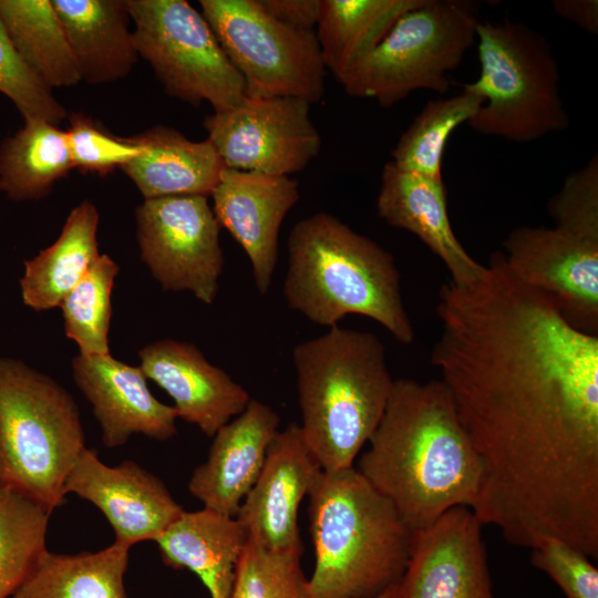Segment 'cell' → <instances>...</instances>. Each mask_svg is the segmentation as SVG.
Instances as JSON below:
<instances>
[{
  "mask_svg": "<svg viewBox=\"0 0 598 598\" xmlns=\"http://www.w3.org/2000/svg\"><path fill=\"white\" fill-rule=\"evenodd\" d=\"M431 362L481 464L472 508L508 543L598 553V334L518 281L502 251L439 292Z\"/></svg>",
  "mask_w": 598,
  "mask_h": 598,
  "instance_id": "cell-1",
  "label": "cell"
},
{
  "mask_svg": "<svg viewBox=\"0 0 598 598\" xmlns=\"http://www.w3.org/2000/svg\"><path fill=\"white\" fill-rule=\"evenodd\" d=\"M357 471L414 533L447 511L473 508L481 464L440 381L394 379Z\"/></svg>",
  "mask_w": 598,
  "mask_h": 598,
  "instance_id": "cell-2",
  "label": "cell"
},
{
  "mask_svg": "<svg viewBox=\"0 0 598 598\" xmlns=\"http://www.w3.org/2000/svg\"><path fill=\"white\" fill-rule=\"evenodd\" d=\"M287 249L282 292L290 309L329 328L349 315L364 316L399 342L413 341L399 269L377 241L320 212L295 224Z\"/></svg>",
  "mask_w": 598,
  "mask_h": 598,
  "instance_id": "cell-3",
  "label": "cell"
},
{
  "mask_svg": "<svg viewBox=\"0 0 598 598\" xmlns=\"http://www.w3.org/2000/svg\"><path fill=\"white\" fill-rule=\"evenodd\" d=\"M308 496L309 598H373L402 580L413 532L357 468L321 470Z\"/></svg>",
  "mask_w": 598,
  "mask_h": 598,
  "instance_id": "cell-4",
  "label": "cell"
},
{
  "mask_svg": "<svg viewBox=\"0 0 598 598\" xmlns=\"http://www.w3.org/2000/svg\"><path fill=\"white\" fill-rule=\"evenodd\" d=\"M300 429L321 470L353 467L385 410L394 379L374 333L330 327L292 350Z\"/></svg>",
  "mask_w": 598,
  "mask_h": 598,
  "instance_id": "cell-5",
  "label": "cell"
},
{
  "mask_svg": "<svg viewBox=\"0 0 598 598\" xmlns=\"http://www.w3.org/2000/svg\"><path fill=\"white\" fill-rule=\"evenodd\" d=\"M84 448L72 395L23 361L0 358V483L52 513Z\"/></svg>",
  "mask_w": 598,
  "mask_h": 598,
  "instance_id": "cell-6",
  "label": "cell"
},
{
  "mask_svg": "<svg viewBox=\"0 0 598 598\" xmlns=\"http://www.w3.org/2000/svg\"><path fill=\"white\" fill-rule=\"evenodd\" d=\"M480 75L463 87L483 97L467 123L475 132L529 143L569 127L559 69L548 40L517 21H480Z\"/></svg>",
  "mask_w": 598,
  "mask_h": 598,
  "instance_id": "cell-7",
  "label": "cell"
},
{
  "mask_svg": "<svg viewBox=\"0 0 598 598\" xmlns=\"http://www.w3.org/2000/svg\"><path fill=\"white\" fill-rule=\"evenodd\" d=\"M478 7L471 0H422L339 81L344 92L383 107L417 90L446 93L448 73L476 42Z\"/></svg>",
  "mask_w": 598,
  "mask_h": 598,
  "instance_id": "cell-8",
  "label": "cell"
},
{
  "mask_svg": "<svg viewBox=\"0 0 598 598\" xmlns=\"http://www.w3.org/2000/svg\"><path fill=\"white\" fill-rule=\"evenodd\" d=\"M138 56L165 92L183 102H207L214 113L245 97V84L202 12L185 0H127Z\"/></svg>",
  "mask_w": 598,
  "mask_h": 598,
  "instance_id": "cell-9",
  "label": "cell"
},
{
  "mask_svg": "<svg viewBox=\"0 0 598 598\" xmlns=\"http://www.w3.org/2000/svg\"><path fill=\"white\" fill-rule=\"evenodd\" d=\"M202 13L240 74L248 97H297L310 104L324 94L326 68L315 30L287 25L259 0H200Z\"/></svg>",
  "mask_w": 598,
  "mask_h": 598,
  "instance_id": "cell-10",
  "label": "cell"
},
{
  "mask_svg": "<svg viewBox=\"0 0 598 598\" xmlns=\"http://www.w3.org/2000/svg\"><path fill=\"white\" fill-rule=\"evenodd\" d=\"M141 258L166 291H189L212 305L219 289L224 254L220 226L208 197L144 199L135 210Z\"/></svg>",
  "mask_w": 598,
  "mask_h": 598,
  "instance_id": "cell-11",
  "label": "cell"
},
{
  "mask_svg": "<svg viewBox=\"0 0 598 598\" xmlns=\"http://www.w3.org/2000/svg\"><path fill=\"white\" fill-rule=\"evenodd\" d=\"M310 103L297 97H248L208 115L204 126L227 168L289 176L305 169L321 148Z\"/></svg>",
  "mask_w": 598,
  "mask_h": 598,
  "instance_id": "cell-12",
  "label": "cell"
},
{
  "mask_svg": "<svg viewBox=\"0 0 598 598\" xmlns=\"http://www.w3.org/2000/svg\"><path fill=\"white\" fill-rule=\"evenodd\" d=\"M503 247L518 281L550 298L573 327L598 334V237L557 225L519 226Z\"/></svg>",
  "mask_w": 598,
  "mask_h": 598,
  "instance_id": "cell-13",
  "label": "cell"
},
{
  "mask_svg": "<svg viewBox=\"0 0 598 598\" xmlns=\"http://www.w3.org/2000/svg\"><path fill=\"white\" fill-rule=\"evenodd\" d=\"M106 517L115 542L126 548L156 538L184 512L163 482L133 461L109 466L84 448L64 484Z\"/></svg>",
  "mask_w": 598,
  "mask_h": 598,
  "instance_id": "cell-14",
  "label": "cell"
},
{
  "mask_svg": "<svg viewBox=\"0 0 598 598\" xmlns=\"http://www.w3.org/2000/svg\"><path fill=\"white\" fill-rule=\"evenodd\" d=\"M482 526L458 506L414 532L403 598H493Z\"/></svg>",
  "mask_w": 598,
  "mask_h": 598,
  "instance_id": "cell-15",
  "label": "cell"
},
{
  "mask_svg": "<svg viewBox=\"0 0 598 598\" xmlns=\"http://www.w3.org/2000/svg\"><path fill=\"white\" fill-rule=\"evenodd\" d=\"M320 471L299 424L292 422L278 431L235 516L248 538L271 550L303 548L298 509Z\"/></svg>",
  "mask_w": 598,
  "mask_h": 598,
  "instance_id": "cell-16",
  "label": "cell"
},
{
  "mask_svg": "<svg viewBox=\"0 0 598 598\" xmlns=\"http://www.w3.org/2000/svg\"><path fill=\"white\" fill-rule=\"evenodd\" d=\"M209 197L219 226L246 252L256 289L266 295L278 260L281 224L300 198L298 182L225 167Z\"/></svg>",
  "mask_w": 598,
  "mask_h": 598,
  "instance_id": "cell-17",
  "label": "cell"
},
{
  "mask_svg": "<svg viewBox=\"0 0 598 598\" xmlns=\"http://www.w3.org/2000/svg\"><path fill=\"white\" fill-rule=\"evenodd\" d=\"M73 380L101 427L106 447L123 445L133 434L165 441L177 434V412L150 391L141 367L113 358L78 354L72 360Z\"/></svg>",
  "mask_w": 598,
  "mask_h": 598,
  "instance_id": "cell-18",
  "label": "cell"
},
{
  "mask_svg": "<svg viewBox=\"0 0 598 598\" xmlns=\"http://www.w3.org/2000/svg\"><path fill=\"white\" fill-rule=\"evenodd\" d=\"M138 357L146 378L173 399L177 416L206 436L213 437L251 400L244 386L193 343L163 339L142 348Z\"/></svg>",
  "mask_w": 598,
  "mask_h": 598,
  "instance_id": "cell-19",
  "label": "cell"
},
{
  "mask_svg": "<svg viewBox=\"0 0 598 598\" xmlns=\"http://www.w3.org/2000/svg\"><path fill=\"white\" fill-rule=\"evenodd\" d=\"M279 422L272 408L251 399L235 420L213 436L206 461L188 482L190 494L205 508L235 517L261 472Z\"/></svg>",
  "mask_w": 598,
  "mask_h": 598,
  "instance_id": "cell-20",
  "label": "cell"
},
{
  "mask_svg": "<svg viewBox=\"0 0 598 598\" xmlns=\"http://www.w3.org/2000/svg\"><path fill=\"white\" fill-rule=\"evenodd\" d=\"M377 212L390 226L419 237L446 266L451 281L466 283L483 271L485 265L470 255L452 228L443 178L405 172L388 162Z\"/></svg>",
  "mask_w": 598,
  "mask_h": 598,
  "instance_id": "cell-21",
  "label": "cell"
},
{
  "mask_svg": "<svg viewBox=\"0 0 598 598\" xmlns=\"http://www.w3.org/2000/svg\"><path fill=\"white\" fill-rule=\"evenodd\" d=\"M127 140L141 147V154L121 169L144 199L209 197L225 168L207 138L194 142L172 127L156 125Z\"/></svg>",
  "mask_w": 598,
  "mask_h": 598,
  "instance_id": "cell-22",
  "label": "cell"
},
{
  "mask_svg": "<svg viewBox=\"0 0 598 598\" xmlns=\"http://www.w3.org/2000/svg\"><path fill=\"white\" fill-rule=\"evenodd\" d=\"M82 81L105 84L125 78L136 63L127 0H51Z\"/></svg>",
  "mask_w": 598,
  "mask_h": 598,
  "instance_id": "cell-23",
  "label": "cell"
},
{
  "mask_svg": "<svg viewBox=\"0 0 598 598\" xmlns=\"http://www.w3.org/2000/svg\"><path fill=\"white\" fill-rule=\"evenodd\" d=\"M247 538L236 517L204 507L184 511L155 543L167 566L194 573L210 598H228Z\"/></svg>",
  "mask_w": 598,
  "mask_h": 598,
  "instance_id": "cell-24",
  "label": "cell"
},
{
  "mask_svg": "<svg viewBox=\"0 0 598 598\" xmlns=\"http://www.w3.org/2000/svg\"><path fill=\"white\" fill-rule=\"evenodd\" d=\"M99 212L82 200L68 215L58 239L35 257L24 261L19 280L23 303L43 311L60 307L100 257Z\"/></svg>",
  "mask_w": 598,
  "mask_h": 598,
  "instance_id": "cell-25",
  "label": "cell"
},
{
  "mask_svg": "<svg viewBox=\"0 0 598 598\" xmlns=\"http://www.w3.org/2000/svg\"><path fill=\"white\" fill-rule=\"evenodd\" d=\"M422 0H320L315 30L326 70L340 81Z\"/></svg>",
  "mask_w": 598,
  "mask_h": 598,
  "instance_id": "cell-26",
  "label": "cell"
},
{
  "mask_svg": "<svg viewBox=\"0 0 598 598\" xmlns=\"http://www.w3.org/2000/svg\"><path fill=\"white\" fill-rule=\"evenodd\" d=\"M128 551L116 543L75 555L47 549L10 598H128L124 586Z\"/></svg>",
  "mask_w": 598,
  "mask_h": 598,
  "instance_id": "cell-27",
  "label": "cell"
},
{
  "mask_svg": "<svg viewBox=\"0 0 598 598\" xmlns=\"http://www.w3.org/2000/svg\"><path fill=\"white\" fill-rule=\"evenodd\" d=\"M73 169L65 131L40 118L23 125L0 143V190L14 202L50 193Z\"/></svg>",
  "mask_w": 598,
  "mask_h": 598,
  "instance_id": "cell-28",
  "label": "cell"
},
{
  "mask_svg": "<svg viewBox=\"0 0 598 598\" xmlns=\"http://www.w3.org/2000/svg\"><path fill=\"white\" fill-rule=\"evenodd\" d=\"M0 19L23 62L47 87L82 81L51 0H0Z\"/></svg>",
  "mask_w": 598,
  "mask_h": 598,
  "instance_id": "cell-29",
  "label": "cell"
},
{
  "mask_svg": "<svg viewBox=\"0 0 598 598\" xmlns=\"http://www.w3.org/2000/svg\"><path fill=\"white\" fill-rule=\"evenodd\" d=\"M483 101L465 87L451 97L430 100L400 136L390 162L405 172L443 178L447 140L461 124L472 120Z\"/></svg>",
  "mask_w": 598,
  "mask_h": 598,
  "instance_id": "cell-30",
  "label": "cell"
},
{
  "mask_svg": "<svg viewBox=\"0 0 598 598\" xmlns=\"http://www.w3.org/2000/svg\"><path fill=\"white\" fill-rule=\"evenodd\" d=\"M51 512L0 483V598H10L47 550Z\"/></svg>",
  "mask_w": 598,
  "mask_h": 598,
  "instance_id": "cell-31",
  "label": "cell"
},
{
  "mask_svg": "<svg viewBox=\"0 0 598 598\" xmlns=\"http://www.w3.org/2000/svg\"><path fill=\"white\" fill-rule=\"evenodd\" d=\"M118 265L101 254L80 282L64 297L62 309L65 336L82 355L109 354L112 290Z\"/></svg>",
  "mask_w": 598,
  "mask_h": 598,
  "instance_id": "cell-32",
  "label": "cell"
},
{
  "mask_svg": "<svg viewBox=\"0 0 598 598\" xmlns=\"http://www.w3.org/2000/svg\"><path fill=\"white\" fill-rule=\"evenodd\" d=\"M302 550H271L247 538L228 598H309Z\"/></svg>",
  "mask_w": 598,
  "mask_h": 598,
  "instance_id": "cell-33",
  "label": "cell"
},
{
  "mask_svg": "<svg viewBox=\"0 0 598 598\" xmlns=\"http://www.w3.org/2000/svg\"><path fill=\"white\" fill-rule=\"evenodd\" d=\"M0 93L18 109L23 120L52 124L68 117L66 110L23 62L0 19Z\"/></svg>",
  "mask_w": 598,
  "mask_h": 598,
  "instance_id": "cell-34",
  "label": "cell"
},
{
  "mask_svg": "<svg viewBox=\"0 0 598 598\" xmlns=\"http://www.w3.org/2000/svg\"><path fill=\"white\" fill-rule=\"evenodd\" d=\"M66 143L73 168L82 174L107 175L141 154L127 137H116L83 113L69 116Z\"/></svg>",
  "mask_w": 598,
  "mask_h": 598,
  "instance_id": "cell-35",
  "label": "cell"
},
{
  "mask_svg": "<svg viewBox=\"0 0 598 598\" xmlns=\"http://www.w3.org/2000/svg\"><path fill=\"white\" fill-rule=\"evenodd\" d=\"M555 225L598 237V157L570 173L547 203Z\"/></svg>",
  "mask_w": 598,
  "mask_h": 598,
  "instance_id": "cell-36",
  "label": "cell"
},
{
  "mask_svg": "<svg viewBox=\"0 0 598 598\" xmlns=\"http://www.w3.org/2000/svg\"><path fill=\"white\" fill-rule=\"evenodd\" d=\"M532 564L546 573L567 598H598V570L588 556L558 539L532 548Z\"/></svg>",
  "mask_w": 598,
  "mask_h": 598,
  "instance_id": "cell-37",
  "label": "cell"
},
{
  "mask_svg": "<svg viewBox=\"0 0 598 598\" xmlns=\"http://www.w3.org/2000/svg\"><path fill=\"white\" fill-rule=\"evenodd\" d=\"M262 8L278 21L302 30H315L320 0H259Z\"/></svg>",
  "mask_w": 598,
  "mask_h": 598,
  "instance_id": "cell-38",
  "label": "cell"
},
{
  "mask_svg": "<svg viewBox=\"0 0 598 598\" xmlns=\"http://www.w3.org/2000/svg\"><path fill=\"white\" fill-rule=\"evenodd\" d=\"M551 3L555 12L563 19L590 34L598 33L597 0H555Z\"/></svg>",
  "mask_w": 598,
  "mask_h": 598,
  "instance_id": "cell-39",
  "label": "cell"
},
{
  "mask_svg": "<svg viewBox=\"0 0 598 598\" xmlns=\"http://www.w3.org/2000/svg\"><path fill=\"white\" fill-rule=\"evenodd\" d=\"M373 598H403L401 581Z\"/></svg>",
  "mask_w": 598,
  "mask_h": 598,
  "instance_id": "cell-40",
  "label": "cell"
}]
</instances>
